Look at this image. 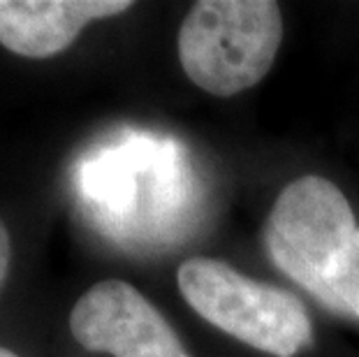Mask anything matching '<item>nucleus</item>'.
I'll use <instances>...</instances> for the list:
<instances>
[{
    "mask_svg": "<svg viewBox=\"0 0 359 357\" xmlns=\"http://www.w3.org/2000/svg\"><path fill=\"white\" fill-rule=\"evenodd\" d=\"M283 40V14L271 0H200L179 30L188 79L218 97L255 86L271 70Z\"/></svg>",
    "mask_w": 359,
    "mask_h": 357,
    "instance_id": "1",
    "label": "nucleus"
},
{
    "mask_svg": "<svg viewBox=\"0 0 359 357\" xmlns=\"http://www.w3.org/2000/svg\"><path fill=\"white\" fill-rule=\"evenodd\" d=\"M348 197L330 179L306 174L283 188L266 218L271 262L297 285L332 309L334 281L357 237Z\"/></svg>",
    "mask_w": 359,
    "mask_h": 357,
    "instance_id": "2",
    "label": "nucleus"
},
{
    "mask_svg": "<svg viewBox=\"0 0 359 357\" xmlns=\"http://www.w3.org/2000/svg\"><path fill=\"white\" fill-rule=\"evenodd\" d=\"M177 283L193 311L241 344L276 357H292L311 344V318L292 292L243 276L213 257L186 260Z\"/></svg>",
    "mask_w": 359,
    "mask_h": 357,
    "instance_id": "3",
    "label": "nucleus"
},
{
    "mask_svg": "<svg viewBox=\"0 0 359 357\" xmlns=\"http://www.w3.org/2000/svg\"><path fill=\"white\" fill-rule=\"evenodd\" d=\"M74 341L114 357H190L160 311L126 281H102L86 290L70 314Z\"/></svg>",
    "mask_w": 359,
    "mask_h": 357,
    "instance_id": "4",
    "label": "nucleus"
},
{
    "mask_svg": "<svg viewBox=\"0 0 359 357\" xmlns=\"http://www.w3.org/2000/svg\"><path fill=\"white\" fill-rule=\"evenodd\" d=\"M128 0H0V44L26 58L65 51L83 26L128 12Z\"/></svg>",
    "mask_w": 359,
    "mask_h": 357,
    "instance_id": "5",
    "label": "nucleus"
},
{
    "mask_svg": "<svg viewBox=\"0 0 359 357\" xmlns=\"http://www.w3.org/2000/svg\"><path fill=\"white\" fill-rule=\"evenodd\" d=\"M332 311L359 318V230L355 237L353 250H350L346 264L334 281V299Z\"/></svg>",
    "mask_w": 359,
    "mask_h": 357,
    "instance_id": "6",
    "label": "nucleus"
},
{
    "mask_svg": "<svg viewBox=\"0 0 359 357\" xmlns=\"http://www.w3.org/2000/svg\"><path fill=\"white\" fill-rule=\"evenodd\" d=\"M10 257H12V244H10V232L0 218V285L5 283L7 269H10Z\"/></svg>",
    "mask_w": 359,
    "mask_h": 357,
    "instance_id": "7",
    "label": "nucleus"
},
{
    "mask_svg": "<svg viewBox=\"0 0 359 357\" xmlns=\"http://www.w3.org/2000/svg\"><path fill=\"white\" fill-rule=\"evenodd\" d=\"M0 357H19V355H17V353H12L10 348H3V346H0Z\"/></svg>",
    "mask_w": 359,
    "mask_h": 357,
    "instance_id": "8",
    "label": "nucleus"
}]
</instances>
